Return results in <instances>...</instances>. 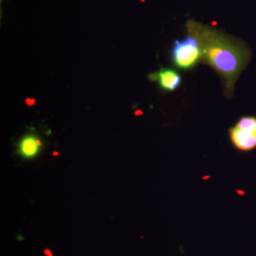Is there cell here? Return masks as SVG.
Here are the masks:
<instances>
[{
	"mask_svg": "<svg viewBox=\"0 0 256 256\" xmlns=\"http://www.w3.org/2000/svg\"><path fill=\"white\" fill-rule=\"evenodd\" d=\"M202 57L201 48L194 37L188 35L183 41L175 42L172 50L174 63L178 68H192Z\"/></svg>",
	"mask_w": 256,
	"mask_h": 256,
	"instance_id": "cell-2",
	"label": "cell"
},
{
	"mask_svg": "<svg viewBox=\"0 0 256 256\" xmlns=\"http://www.w3.org/2000/svg\"><path fill=\"white\" fill-rule=\"evenodd\" d=\"M152 80L159 82L160 86L164 90H174L180 85L181 76L178 72L170 68H162L158 73L151 74Z\"/></svg>",
	"mask_w": 256,
	"mask_h": 256,
	"instance_id": "cell-3",
	"label": "cell"
},
{
	"mask_svg": "<svg viewBox=\"0 0 256 256\" xmlns=\"http://www.w3.org/2000/svg\"><path fill=\"white\" fill-rule=\"evenodd\" d=\"M232 142L242 150H250L256 148V137L252 134L244 132L237 127L230 130Z\"/></svg>",
	"mask_w": 256,
	"mask_h": 256,
	"instance_id": "cell-4",
	"label": "cell"
},
{
	"mask_svg": "<svg viewBox=\"0 0 256 256\" xmlns=\"http://www.w3.org/2000/svg\"><path fill=\"white\" fill-rule=\"evenodd\" d=\"M244 132L252 134L256 137V118L252 117L242 118L238 121L236 126Z\"/></svg>",
	"mask_w": 256,
	"mask_h": 256,
	"instance_id": "cell-6",
	"label": "cell"
},
{
	"mask_svg": "<svg viewBox=\"0 0 256 256\" xmlns=\"http://www.w3.org/2000/svg\"><path fill=\"white\" fill-rule=\"evenodd\" d=\"M2 1V0H1V2Z\"/></svg>",
	"mask_w": 256,
	"mask_h": 256,
	"instance_id": "cell-8",
	"label": "cell"
},
{
	"mask_svg": "<svg viewBox=\"0 0 256 256\" xmlns=\"http://www.w3.org/2000/svg\"><path fill=\"white\" fill-rule=\"evenodd\" d=\"M46 252V254H47V256H52V254H50V252H48V250H46V252Z\"/></svg>",
	"mask_w": 256,
	"mask_h": 256,
	"instance_id": "cell-7",
	"label": "cell"
},
{
	"mask_svg": "<svg viewBox=\"0 0 256 256\" xmlns=\"http://www.w3.org/2000/svg\"><path fill=\"white\" fill-rule=\"evenodd\" d=\"M42 143L34 136H28L24 138L20 143V152L26 158H32L38 152Z\"/></svg>",
	"mask_w": 256,
	"mask_h": 256,
	"instance_id": "cell-5",
	"label": "cell"
},
{
	"mask_svg": "<svg viewBox=\"0 0 256 256\" xmlns=\"http://www.w3.org/2000/svg\"><path fill=\"white\" fill-rule=\"evenodd\" d=\"M186 26L188 34L198 42L202 58L223 78L226 94L232 96L238 76L250 60V50L210 26L194 21H188Z\"/></svg>",
	"mask_w": 256,
	"mask_h": 256,
	"instance_id": "cell-1",
	"label": "cell"
}]
</instances>
